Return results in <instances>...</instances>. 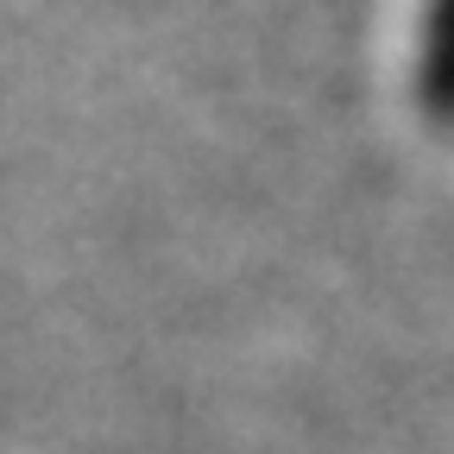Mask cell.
<instances>
[{
	"label": "cell",
	"mask_w": 454,
	"mask_h": 454,
	"mask_svg": "<svg viewBox=\"0 0 454 454\" xmlns=\"http://www.w3.org/2000/svg\"><path fill=\"white\" fill-rule=\"evenodd\" d=\"M429 101L454 114V0H429Z\"/></svg>",
	"instance_id": "cell-1"
}]
</instances>
